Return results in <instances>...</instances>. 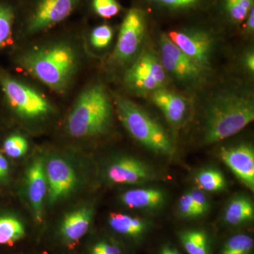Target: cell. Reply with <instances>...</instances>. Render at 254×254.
<instances>
[{
  "label": "cell",
  "mask_w": 254,
  "mask_h": 254,
  "mask_svg": "<svg viewBox=\"0 0 254 254\" xmlns=\"http://www.w3.org/2000/svg\"><path fill=\"white\" fill-rule=\"evenodd\" d=\"M254 120L252 95L226 91L210 100L205 114L203 143L213 144L236 134Z\"/></svg>",
  "instance_id": "6da1fadb"
},
{
  "label": "cell",
  "mask_w": 254,
  "mask_h": 254,
  "mask_svg": "<svg viewBox=\"0 0 254 254\" xmlns=\"http://www.w3.org/2000/svg\"><path fill=\"white\" fill-rule=\"evenodd\" d=\"M19 63L33 77L50 89L63 93L72 81L78 67V56L73 47L61 43L26 52Z\"/></svg>",
  "instance_id": "7a4b0ae2"
},
{
  "label": "cell",
  "mask_w": 254,
  "mask_h": 254,
  "mask_svg": "<svg viewBox=\"0 0 254 254\" xmlns=\"http://www.w3.org/2000/svg\"><path fill=\"white\" fill-rule=\"evenodd\" d=\"M113 108L102 85H91L81 92L67 120L68 133L76 138L98 136L111 125Z\"/></svg>",
  "instance_id": "3957f363"
},
{
  "label": "cell",
  "mask_w": 254,
  "mask_h": 254,
  "mask_svg": "<svg viewBox=\"0 0 254 254\" xmlns=\"http://www.w3.org/2000/svg\"><path fill=\"white\" fill-rule=\"evenodd\" d=\"M116 109L124 127L137 141L156 154H175L173 141L165 128L141 107L127 98L119 97Z\"/></svg>",
  "instance_id": "277c9868"
},
{
  "label": "cell",
  "mask_w": 254,
  "mask_h": 254,
  "mask_svg": "<svg viewBox=\"0 0 254 254\" xmlns=\"http://www.w3.org/2000/svg\"><path fill=\"white\" fill-rule=\"evenodd\" d=\"M160 62L167 74L184 86L194 88L205 81L208 70L184 53L165 33L159 40Z\"/></svg>",
  "instance_id": "5b68a950"
},
{
  "label": "cell",
  "mask_w": 254,
  "mask_h": 254,
  "mask_svg": "<svg viewBox=\"0 0 254 254\" xmlns=\"http://www.w3.org/2000/svg\"><path fill=\"white\" fill-rule=\"evenodd\" d=\"M165 34L184 53L205 69H210L215 41L208 25L192 23L174 28Z\"/></svg>",
  "instance_id": "8992f818"
},
{
  "label": "cell",
  "mask_w": 254,
  "mask_h": 254,
  "mask_svg": "<svg viewBox=\"0 0 254 254\" xmlns=\"http://www.w3.org/2000/svg\"><path fill=\"white\" fill-rule=\"evenodd\" d=\"M167 80L160 58L151 50L140 53L125 75V86L138 95L151 94L165 88Z\"/></svg>",
  "instance_id": "52a82bcc"
},
{
  "label": "cell",
  "mask_w": 254,
  "mask_h": 254,
  "mask_svg": "<svg viewBox=\"0 0 254 254\" xmlns=\"http://www.w3.org/2000/svg\"><path fill=\"white\" fill-rule=\"evenodd\" d=\"M150 17L145 9L136 5L127 11L114 52L113 59L117 63L123 64L136 59L148 31Z\"/></svg>",
  "instance_id": "ba28073f"
},
{
  "label": "cell",
  "mask_w": 254,
  "mask_h": 254,
  "mask_svg": "<svg viewBox=\"0 0 254 254\" xmlns=\"http://www.w3.org/2000/svg\"><path fill=\"white\" fill-rule=\"evenodd\" d=\"M0 83L10 106L22 118H42L51 110L44 96L22 82L6 76L0 78Z\"/></svg>",
  "instance_id": "9c48e42d"
},
{
  "label": "cell",
  "mask_w": 254,
  "mask_h": 254,
  "mask_svg": "<svg viewBox=\"0 0 254 254\" xmlns=\"http://www.w3.org/2000/svg\"><path fill=\"white\" fill-rule=\"evenodd\" d=\"M213 0H136V6L150 16L160 17L194 18L208 14Z\"/></svg>",
  "instance_id": "30bf717a"
},
{
  "label": "cell",
  "mask_w": 254,
  "mask_h": 254,
  "mask_svg": "<svg viewBox=\"0 0 254 254\" xmlns=\"http://www.w3.org/2000/svg\"><path fill=\"white\" fill-rule=\"evenodd\" d=\"M80 0H39L27 25L28 33H36L68 17Z\"/></svg>",
  "instance_id": "8fae6325"
},
{
  "label": "cell",
  "mask_w": 254,
  "mask_h": 254,
  "mask_svg": "<svg viewBox=\"0 0 254 254\" xmlns=\"http://www.w3.org/2000/svg\"><path fill=\"white\" fill-rule=\"evenodd\" d=\"M220 158L242 184L254 190V151L253 147L243 143L222 148Z\"/></svg>",
  "instance_id": "7c38bea8"
},
{
  "label": "cell",
  "mask_w": 254,
  "mask_h": 254,
  "mask_svg": "<svg viewBox=\"0 0 254 254\" xmlns=\"http://www.w3.org/2000/svg\"><path fill=\"white\" fill-rule=\"evenodd\" d=\"M46 173L50 203L66 196L76 184V175L73 168L63 159H50L46 166Z\"/></svg>",
  "instance_id": "4fadbf2b"
},
{
  "label": "cell",
  "mask_w": 254,
  "mask_h": 254,
  "mask_svg": "<svg viewBox=\"0 0 254 254\" xmlns=\"http://www.w3.org/2000/svg\"><path fill=\"white\" fill-rule=\"evenodd\" d=\"M107 175L113 183L126 185L143 183L155 178L154 173L146 164L128 157L114 162L108 168Z\"/></svg>",
  "instance_id": "5bb4252c"
},
{
  "label": "cell",
  "mask_w": 254,
  "mask_h": 254,
  "mask_svg": "<svg viewBox=\"0 0 254 254\" xmlns=\"http://www.w3.org/2000/svg\"><path fill=\"white\" fill-rule=\"evenodd\" d=\"M151 95L152 101L163 113L168 123L179 127L185 123L189 113V101L179 93L163 88Z\"/></svg>",
  "instance_id": "9a60e30c"
},
{
  "label": "cell",
  "mask_w": 254,
  "mask_h": 254,
  "mask_svg": "<svg viewBox=\"0 0 254 254\" xmlns=\"http://www.w3.org/2000/svg\"><path fill=\"white\" fill-rule=\"evenodd\" d=\"M254 8V0H213L209 14L222 24L239 28Z\"/></svg>",
  "instance_id": "2e32d148"
},
{
  "label": "cell",
  "mask_w": 254,
  "mask_h": 254,
  "mask_svg": "<svg viewBox=\"0 0 254 254\" xmlns=\"http://www.w3.org/2000/svg\"><path fill=\"white\" fill-rule=\"evenodd\" d=\"M28 194L35 216L41 221L43 205L48 190L46 168L41 158L36 159L30 165L27 173Z\"/></svg>",
  "instance_id": "e0dca14e"
},
{
  "label": "cell",
  "mask_w": 254,
  "mask_h": 254,
  "mask_svg": "<svg viewBox=\"0 0 254 254\" xmlns=\"http://www.w3.org/2000/svg\"><path fill=\"white\" fill-rule=\"evenodd\" d=\"M92 218L90 208L75 210L65 217L62 225V234L68 242L79 240L88 231Z\"/></svg>",
  "instance_id": "ac0fdd59"
},
{
  "label": "cell",
  "mask_w": 254,
  "mask_h": 254,
  "mask_svg": "<svg viewBox=\"0 0 254 254\" xmlns=\"http://www.w3.org/2000/svg\"><path fill=\"white\" fill-rule=\"evenodd\" d=\"M122 200L124 204L131 208H155L163 204L165 195L157 189H136L125 192Z\"/></svg>",
  "instance_id": "d6986e66"
},
{
  "label": "cell",
  "mask_w": 254,
  "mask_h": 254,
  "mask_svg": "<svg viewBox=\"0 0 254 254\" xmlns=\"http://www.w3.org/2000/svg\"><path fill=\"white\" fill-rule=\"evenodd\" d=\"M254 216V204L250 198L238 196L233 198L227 205L225 220L232 225H240L252 221Z\"/></svg>",
  "instance_id": "ffe728a7"
},
{
  "label": "cell",
  "mask_w": 254,
  "mask_h": 254,
  "mask_svg": "<svg viewBox=\"0 0 254 254\" xmlns=\"http://www.w3.org/2000/svg\"><path fill=\"white\" fill-rule=\"evenodd\" d=\"M109 223L115 232L131 237L139 236L146 228L145 222L141 219L120 213L110 214Z\"/></svg>",
  "instance_id": "44dd1931"
},
{
  "label": "cell",
  "mask_w": 254,
  "mask_h": 254,
  "mask_svg": "<svg viewBox=\"0 0 254 254\" xmlns=\"http://www.w3.org/2000/svg\"><path fill=\"white\" fill-rule=\"evenodd\" d=\"M24 234V227L17 219L11 216L0 217V245H13L22 238Z\"/></svg>",
  "instance_id": "7402d4cb"
},
{
  "label": "cell",
  "mask_w": 254,
  "mask_h": 254,
  "mask_svg": "<svg viewBox=\"0 0 254 254\" xmlns=\"http://www.w3.org/2000/svg\"><path fill=\"white\" fill-rule=\"evenodd\" d=\"M180 240L188 254H209L208 239L204 232L189 230L180 234Z\"/></svg>",
  "instance_id": "603a6c76"
},
{
  "label": "cell",
  "mask_w": 254,
  "mask_h": 254,
  "mask_svg": "<svg viewBox=\"0 0 254 254\" xmlns=\"http://www.w3.org/2000/svg\"><path fill=\"white\" fill-rule=\"evenodd\" d=\"M197 184L206 191H220L226 186V180L221 172L215 169H207L197 175Z\"/></svg>",
  "instance_id": "cb8c5ba5"
},
{
  "label": "cell",
  "mask_w": 254,
  "mask_h": 254,
  "mask_svg": "<svg viewBox=\"0 0 254 254\" xmlns=\"http://www.w3.org/2000/svg\"><path fill=\"white\" fill-rule=\"evenodd\" d=\"M254 249V240L247 235L232 237L224 246L222 254H250Z\"/></svg>",
  "instance_id": "d4e9b609"
},
{
  "label": "cell",
  "mask_w": 254,
  "mask_h": 254,
  "mask_svg": "<svg viewBox=\"0 0 254 254\" xmlns=\"http://www.w3.org/2000/svg\"><path fill=\"white\" fill-rule=\"evenodd\" d=\"M14 18V12L9 6L0 4V49L11 36Z\"/></svg>",
  "instance_id": "484cf974"
},
{
  "label": "cell",
  "mask_w": 254,
  "mask_h": 254,
  "mask_svg": "<svg viewBox=\"0 0 254 254\" xmlns=\"http://www.w3.org/2000/svg\"><path fill=\"white\" fill-rule=\"evenodd\" d=\"M4 150L11 158H17L23 156L27 152L28 144L24 137L14 134L8 137L5 140Z\"/></svg>",
  "instance_id": "4316f807"
},
{
  "label": "cell",
  "mask_w": 254,
  "mask_h": 254,
  "mask_svg": "<svg viewBox=\"0 0 254 254\" xmlns=\"http://www.w3.org/2000/svg\"><path fill=\"white\" fill-rule=\"evenodd\" d=\"M92 6L95 14L105 19L115 17L122 10L118 0H93Z\"/></svg>",
  "instance_id": "83f0119b"
},
{
  "label": "cell",
  "mask_w": 254,
  "mask_h": 254,
  "mask_svg": "<svg viewBox=\"0 0 254 254\" xmlns=\"http://www.w3.org/2000/svg\"><path fill=\"white\" fill-rule=\"evenodd\" d=\"M113 38V30L107 24L97 26L92 31L91 44L98 49H103L109 46Z\"/></svg>",
  "instance_id": "f1b7e54d"
},
{
  "label": "cell",
  "mask_w": 254,
  "mask_h": 254,
  "mask_svg": "<svg viewBox=\"0 0 254 254\" xmlns=\"http://www.w3.org/2000/svg\"><path fill=\"white\" fill-rule=\"evenodd\" d=\"M190 194L195 205L198 216L206 213L208 210L209 204L205 193L200 190H190Z\"/></svg>",
  "instance_id": "f546056e"
},
{
  "label": "cell",
  "mask_w": 254,
  "mask_h": 254,
  "mask_svg": "<svg viewBox=\"0 0 254 254\" xmlns=\"http://www.w3.org/2000/svg\"><path fill=\"white\" fill-rule=\"evenodd\" d=\"M179 210H180V213L186 218L198 217L190 193L182 195L180 198Z\"/></svg>",
  "instance_id": "4dcf8cb0"
},
{
  "label": "cell",
  "mask_w": 254,
  "mask_h": 254,
  "mask_svg": "<svg viewBox=\"0 0 254 254\" xmlns=\"http://www.w3.org/2000/svg\"><path fill=\"white\" fill-rule=\"evenodd\" d=\"M93 254H121L120 249L116 246L101 242L93 247Z\"/></svg>",
  "instance_id": "1f68e13d"
},
{
  "label": "cell",
  "mask_w": 254,
  "mask_h": 254,
  "mask_svg": "<svg viewBox=\"0 0 254 254\" xmlns=\"http://www.w3.org/2000/svg\"><path fill=\"white\" fill-rule=\"evenodd\" d=\"M242 27H243L246 34H253L254 32V8L250 11L245 23L242 25Z\"/></svg>",
  "instance_id": "d6a6232c"
},
{
  "label": "cell",
  "mask_w": 254,
  "mask_h": 254,
  "mask_svg": "<svg viewBox=\"0 0 254 254\" xmlns=\"http://www.w3.org/2000/svg\"><path fill=\"white\" fill-rule=\"evenodd\" d=\"M244 66L251 73L254 72V54L253 51H250L246 54L243 60Z\"/></svg>",
  "instance_id": "836d02e7"
},
{
  "label": "cell",
  "mask_w": 254,
  "mask_h": 254,
  "mask_svg": "<svg viewBox=\"0 0 254 254\" xmlns=\"http://www.w3.org/2000/svg\"><path fill=\"white\" fill-rule=\"evenodd\" d=\"M8 171H9V164L7 160L2 155L0 154V179L6 176Z\"/></svg>",
  "instance_id": "e575fe53"
},
{
  "label": "cell",
  "mask_w": 254,
  "mask_h": 254,
  "mask_svg": "<svg viewBox=\"0 0 254 254\" xmlns=\"http://www.w3.org/2000/svg\"><path fill=\"white\" fill-rule=\"evenodd\" d=\"M160 254H181L180 252H177V250H173V249L170 248V247H165L162 250Z\"/></svg>",
  "instance_id": "d590c367"
}]
</instances>
